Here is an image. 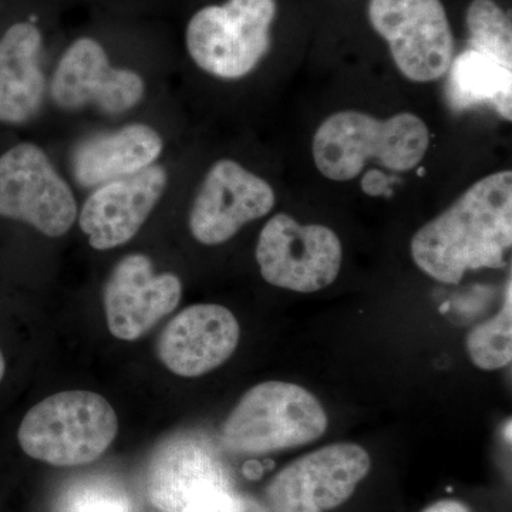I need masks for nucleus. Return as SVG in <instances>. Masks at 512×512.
Instances as JSON below:
<instances>
[{
	"instance_id": "1",
	"label": "nucleus",
	"mask_w": 512,
	"mask_h": 512,
	"mask_svg": "<svg viewBox=\"0 0 512 512\" xmlns=\"http://www.w3.org/2000/svg\"><path fill=\"white\" fill-rule=\"evenodd\" d=\"M512 247V173L481 178L414 234V264L441 284L480 269H501Z\"/></svg>"
},
{
	"instance_id": "2",
	"label": "nucleus",
	"mask_w": 512,
	"mask_h": 512,
	"mask_svg": "<svg viewBox=\"0 0 512 512\" xmlns=\"http://www.w3.org/2000/svg\"><path fill=\"white\" fill-rule=\"evenodd\" d=\"M429 146V127L416 114L399 113L382 120L346 110L320 124L313 136L312 154L323 177L350 181L362 173L367 161L409 173L421 163Z\"/></svg>"
},
{
	"instance_id": "3",
	"label": "nucleus",
	"mask_w": 512,
	"mask_h": 512,
	"mask_svg": "<svg viewBox=\"0 0 512 512\" xmlns=\"http://www.w3.org/2000/svg\"><path fill=\"white\" fill-rule=\"evenodd\" d=\"M328 414L309 390L295 383L256 384L242 396L221 429V446L234 454L261 456L319 440Z\"/></svg>"
},
{
	"instance_id": "4",
	"label": "nucleus",
	"mask_w": 512,
	"mask_h": 512,
	"mask_svg": "<svg viewBox=\"0 0 512 512\" xmlns=\"http://www.w3.org/2000/svg\"><path fill=\"white\" fill-rule=\"evenodd\" d=\"M119 421L100 394L70 390L46 397L29 410L18 440L29 457L56 467L93 463L116 439Z\"/></svg>"
},
{
	"instance_id": "5",
	"label": "nucleus",
	"mask_w": 512,
	"mask_h": 512,
	"mask_svg": "<svg viewBox=\"0 0 512 512\" xmlns=\"http://www.w3.org/2000/svg\"><path fill=\"white\" fill-rule=\"evenodd\" d=\"M276 10V0H228L198 10L185 32L192 62L217 79H244L271 47Z\"/></svg>"
},
{
	"instance_id": "6",
	"label": "nucleus",
	"mask_w": 512,
	"mask_h": 512,
	"mask_svg": "<svg viewBox=\"0 0 512 512\" xmlns=\"http://www.w3.org/2000/svg\"><path fill=\"white\" fill-rule=\"evenodd\" d=\"M77 215L72 188L43 148L20 143L0 156V217L59 238L70 231Z\"/></svg>"
},
{
	"instance_id": "7",
	"label": "nucleus",
	"mask_w": 512,
	"mask_h": 512,
	"mask_svg": "<svg viewBox=\"0 0 512 512\" xmlns=\"http://www.w3.org/2000/svg\"><path fill=\"white\" fill-rule=\"evenodd\" d=\"M256 262L268 284L286 291L313 293L328 288L342 268L338 235L325 225H302L279 212L259 234Z\"/></svg>"
},
{
	"instance_id": "8",
	"label": "nucleus",
	"mask_w": 512,
	"mask_h": 512,
	"mask_svg": "<svg viewBox=\"0 0 512 512\" xmlns=\"http://www.w3.org/2000/svg\"><path fill=\"white\" fill-rule=\"evenodd\" d=\"M367 13L406 79L430 83L446 76L454 37L440 0H370Z\"/></svg>"
},
{
	"instance_id": "9",
	"label": "nucleus",
	"mask_w": 512,
	"mask_h": 512,
	"mask_svg": "<svg viewBox=\"0 0 512 512\" xmlns=\"http://www.w3.org/2000/svg\"><path fill=\"white\" fill-rule=\"evenodd\" d=\"M372 467L353 443L330 444L292 461L266 488L271 512H326L345 504Z\"/></svg>"
},
{
	"instance_id": "10",
	"label": "nucleus",
	"mask_w": 512,
	"mask_h": 512,
	"mask_svg": "<svg viewBox=\"0 0 512 512\" xmlns=\"http://www.w3.org/2000/svg\"><path fill=\"white\" fill-rule=\"evenodd\" d=\"M50 99L59 109L96 107L104 114L127 113L146 96L143 76L111 66L106 50L92 37H80L60 57L49 83Z\"/></svg>"
},
{
	"instance_id": "11",
	"label": "nucleus",
	"mask_w": 512,
	"mask_h": 512,
	"mask_svg": "<svg viewBox=\"0 0 512 512\" xmlns=\"http://www.w3.org/2000/svg\"><path fill=\"white\" fill-rule=\"evenodd\" d=\"M276 204L268 181L237 161H217L205 174L190 211V231L207 247L225 244L249 222L266 217Z\"/></svg>"
},
{
	"instance_id": "12",
	"label": "nucleus",
	"mask_w": 512,
	"mask_h": 512,
	"mask_svg": "<svg viewBox=\"0 0 512 512\" xmlns=\"http://www.w3.org/2000/svg\"><path fill=\"white\" fill-rule=\"evenodd\" d=\"M181 296L178 276L157 274L147 255L124 256L104 286L107 326L116 338L133 342L170 315Z\"/></svg>"
},
{
	"instance_id": "13",
	"label": "nucleus",
	"mask_w": 512,
	"mask_h": 512,
	"mask_svg": "<svg viewBox=\"0 0 512 512\" xmlns=\"http://www.w3.org/2000/svg\"><path fill=\"white\" fill-rule=\"evenodd\" d=\"M168 185L164 165L94 188L77 215L80 229L97 251L121 247L136 237L156 210Z\"/></svg>"
},
{
	"instance_id": "14",
	"label": "nucleus",
	"mask_w": 512,
	"mask_h": 512,
	"mask_svg": "<svg viewBox=\"0 0 512 512\" xmlns=\"http://www.w3.org/2000/svg\"><path fill=\"white\" fill-rule=\"evenodd\" d=\"M241 328L225 306L200 303L178 313L158 338L161 363L174 375L200 377L234 355Z\"/></svg>"
},
{
	"instance_id": "15",
	"label": "nucleus",
	"mask_w": 512,
	"mask_h": 512,
	"mask_svg": "<svg viewBox=\"0 0 512 512\" xmlns=\"http://www.w3.org/2000/svg\"><path fill=\"white\" fill-rule=\"evenodd\" d=\"M235 481L210 440L180 434L157 448L146 473V500L151 512H180L192 495L208 485Z\"/></svg>"
},
{
	"instance_id": "16",
	"label": "nucleus",
	"mask_w": 512,
	"mask_h": 512,
	"mask_svg": "<svg viewBox=\"0 0 512 512\" xmlns=\"http://www.w3.org/2000/svg\"><path fill=\"white\" fill-rule=\"evenodd\" d=\"M163 151L160 133L144 123L94 134L74 147V180L84 188H97L157 164Z\"/></svg>"
},
{
	"instance_id": "17",
	"label": "nucleus",
	"mask_w": 512,
	"mask_h": 512,
	"mask_svg": "<svg viewBox=\"0 0 512 512\" xmlns=\"http://www.w3.org/2000/svg\"><path fill=\"white\" fill-rule=\"evenodd\" d=\"M43 37L29 22L10 26L0 39V123L20 126L35 119L45 104Z\"/></svg>"
},
{
	"instance_id": "18",
	"label": "nucleus",
	"mask_w": 512,
	"mask_h": 512,
	"mask_svg": "<svg viewBox=\"0 0 512 512\" xmlns=\"http://www.w3.org/2000/svg\"><path fill=\"white\" fill-rule=\"evenodd\" d=\"M447 73L451 109L490 106L504 120H512V66L468 47L453 59Z\"/></svg>"
},
{
	"instance_id": "19",
	"label": "nucleus",
	"mask_w": 512,
	"mask_h": 512,
	"mask_svg": "<svg viewBox=\"0 0 512 512\" xmlns=\"http://www.w3.org/2000/svg\"><path fill=\"white\" fill-rule=\"evenodd\" d=\"M511 278L505 285L500 312L468 332L466 349L473 365L487 372L504 369L512 360Z\"/></svg>"
},
{
	"instance_id": "20",
	"label": "nucleus",
	"mask_w": 512,
	"mask_h": 512,
	"mask_svg": "<svg viewBox=\"0 0 512 512\" xmlns=\"http://www.w3.org/2000/svg\"><path fill=\"white\" fill-rule=\"evenodd\" d=\"M470 49L512 66L511 19L494 0H473L467 10Z\"/></svg>"
},
{
	"instance_id": "21",
	"label": "nucleus",
	"mask_w": 512,
	"mask_h": 512,
	"mask_svg": "<svg viewBox=\"0 0 512 512\" xmlns=\"http://www.w3.org/2000/svg\"><path fill=\"white\" fill-rule=\"evenodd\" d=\"M56 512H136L133 498L119 481L90 477L66 488Z\"/></svg>"
},
{
	"instance_id": "22",
	"label": "nucleus",
	"mask_w": 512,
	"mask_h": 512,
	"mask_svg": "<svg viewBox=\"0 0 512 512\" xmlns=\"http://www.w3.org/2000/svg\"><path fill=\"white\" fill-rule=\"evenodd\" d=\"M180 512H271L268 505L241 493L234 483L208 485L191 497Z\"/></svg>"
},
{
	"instance_id": "23",
	"label": "nucleus",
	"mask_w": 512,
	"mask_h": 512,
	"mask_svg": "<svg viewBox=\"0 0 512 512\" xmlns=\"http://www.w3.org/2000/svg\"><path fill=\"white\" fill-rule=\"evenodd\" d=\"M390 181L392 180H389L386 175L372 171V173H367L365 178H363L362 187L366 194L382 195L383 192L387 191V184Z\"/></svg>"
},
{
	"instance_id": "24",
	"label": "nucleus",
	"mask_w": 512,
	"mask_h": 512,
	"mask_svg": "<svg viewBox=\"0 0 512 512\" xmlns=\"http://www.w3.org/2000/svg\"><path fill=\"white\" fill-rule=\"evenodd\" d=\"M423 512H471L470 508L461 501L443 500L431 504Z\"/></svg>"
},
{
	"instance_id": "25",
	"label": "nucleus",
	"mask_w": 512,
	"mask_h": 512,
	"mask_svg": "<svg viewBox=\"0 0 512 512\" xmlns=\"http://www.w3.org/2000/svg\"><path fill=\"white\" fill-rule=\"evenodd\" d=\"M5 359H3L2 352H0V382H2L3 376H5Z\"/></svg>"
}]
</instances>
